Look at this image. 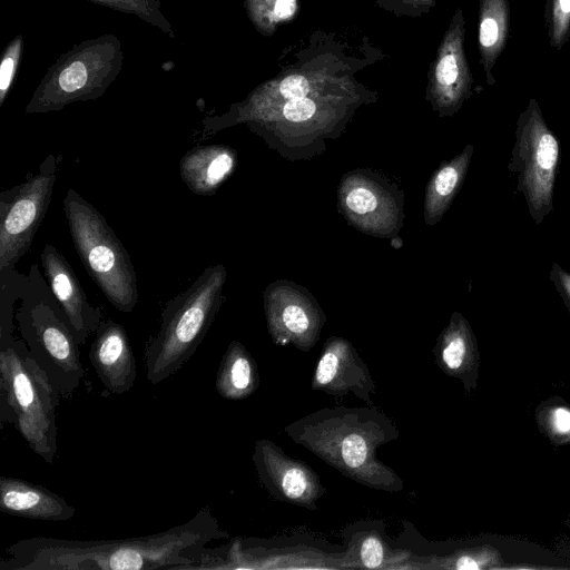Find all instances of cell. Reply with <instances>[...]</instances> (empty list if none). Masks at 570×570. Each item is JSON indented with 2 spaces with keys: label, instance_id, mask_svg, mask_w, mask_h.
<instances>
[{
  "label": "cell",
  "instance_id": "cell-1",
  "mask_svg": "<svg viewBox=\"0 0 570 570\" xmlns=\"http://www.w3.org/2000/svg\"><path fill=\"white\" fill-rule=\"evenodd\" d=\"M208 507L187 522L127 539H21L6 549L1 570H194L204 550L227 539Z\"/></svg>",
  "mask_w": 570,
  "mask_h": 570
},
{
  "label": "cell",
  "instance_id": "cell-2",
  "mask_svg": "<svg viewBox=\"0 0 570 570\" xmlns=\"http://www.w3.org/2000/svg\"><path fill=\"white\" fill-rule=\"evenodd\" d=\"M287 436L344 476L364 487L401 492L402 478L379 460L377 450L400 435L375 406H334L313 411L284 428Z\"/></svg>",
  "mask_w": 570,
  "mask_h": 570
},
{
  "label": "cell",
  "instance_id": "cell-3",
  "mask_svg": "<svg viewBox=\"0 0 570 570\" xmlns=\"http://www.w3.org/2000/svg\"><path fill=\"white\" fill-rule=\"evenodd\" d=\"M225 279L223 265L207 267L167 301L159 330L145 348L146 377L151 384L174 375L194 355L220 308Z\"/></svg>",
  "mask_w": 570,
  "mask_h": 570
},
{
  "label": "cell",
  "instance_id": "cell-4",
  "mask_svg": "<svg viewBox=\"0 0 570 570\" xmlns=\"http://www.w3.org/2000/svg\"><path fill=\"white\" fill-rule=\"evenodd\" d=\"M2 415L47 463L57 453L56 407L61 397L22 342H2L0 351Z\"/></svg>",
  "mask_w": 570,
  "mask_h": 570
},
{
  "label": "cell",
  "instance_id": "cell-5",
  "mask_svg": "<svg viewBox=\"0 0 570 570\" xmlns=\"http://www.w3.org/2000/svg\"><path fill=\"white\" fill-rule=\"evenodd\" d=\"M62 204L75 248L88 274L115 308L132 312L138 288L127 249L99 210L75 189L67 190Z\"/></svg>",
  "mask_w": 570,
  "mask_h": 570
},
{
  "label": "cell",
  "instance_id": "cell-6",
  "mask_svg": "<svg viewBox=\"0 0 570 570\" xmlns=\"http://www.w3.org/2000/svg\"><path fill=\"white\" fill-rule=\"evenodd\" d=\"M124 63L115 35L85 40L62 53L35 89L24 112L59 111L70 104L100 98L116 80Z\"/></svg>",
  "mask_w": 570,
  "mask_h": 570
},
{
  "label": "cell",
  "instance_id": "cell-7",
  "mask_svg": "<svg viewBox=\"0 0 570 570\" xmlns=\"http://www.w3.org/2000/svg\"><path fill=\"white\" fill-rule=\"evenodd\" d=\"M196 569H346V550L313 534L237 538L206 548Z\"/></svg>",
  "mask_w": 570,
  "mask_h": 570
},
{
  "label": "cell",
  "instance_id": "cell-8",
  "mask_svg": "<svg viewBox=\"0 0 570 570\" xmlns=\"http://www.w3.org/2000/svg\"><path fill=\"white\" fill-rule=\"evenodd\" d=\"M559 161V140L548 126L538 100L530 98L517 119L508 169L517 176V189L537 225L553 210Z\"/></svg>",
  "mask_w": 570,
  "mask_h": 570
},
{
  "label": "cell",
  "instance_id": "cell-9",
  "mask_svg": "<svg viewBox=\"0 0 570 570\" xmlns=\"http://www.w3.org/2000/svg\"><path fill=\"white\" fill-rule=\"evenodd\" d=\"M57 158L49 155L39 173L0 195V269L11 268L31 246L56 183Z\"/></svg>",
  "mask_w": 570,
  "mask_h": 570
},
{
  "label": "cell",
  "instance_id": "cell-10",
  "mask_svg": "<svg viewBox=\"0 0 570 570\" xmlns=\"http://www.w3.org/2000/svg\"><path fill=\"white\" fill-rule=\"evenodd\" d=\"M22 325L30 355L47 373L60 395L69 397L85 374L79 343L69 324L50 306L39 303L30 309Z\"/></svg>",
  "mask_w": 570,
  "mask_h": 570
},
{
  "label": "cell",
  "instance_id": "cell-11",
  "mask_svg": "<svg viewBox=\"0 0 570 570\" xmlns=\"http://www.w3.org/2000/svg\"><path fill=\"white\" fill-rule=\"evenodd\" d=\"M465 18L458 8L428 71V96L442 114L456 112L472 95L473 76L465 52Z\"/></svg>",
  "mask_w": 570,
  "mask_h": 570
},
{
  "label": "cell",
  "instance_id": "cell-12",
  "mask_svg": "<svg viewBox=\"0 0 570 570\" xmlns=\"http://www.w3.org/2000/svg\"><path fill=\"white\" fill-rule=\"evenodd\" d=\"M252 459L259 483L274 500L307 510L317 509L326 489L306 462L287 455L266 439L254 443Z\"/></svg>",
  "mask_w": 570,
  "mask_h": 570
},
{
  "label": "cell",
  "instance_id": "cell-13",
  "mask_svg": "<svg viewBox=\"0 0 570 570\" xmlns=\"http://www.w3.org/2000/svg\"><path fill=\"white\" fill-rule=\"evenodd\" d=\"M311 389L335 397L353 394L372 403L376 383L367 364L350 342L342 337H330L315 364Z\"/></svg>",
  "mask_w": 570,
  "mask_h": 570
},
{
  "label": "cell",
  "instance_id": "cell-14",
  "mask_svg": "<svg viewBox=\"0 0 570 570\" xmlns=\"http://www.w3.org/2000/svg\"><path fill=\"white\" fill-rule=\"evenodd\" d=\"M395 541L409 551L414 569L497 570L504 562L501 552L491 544L448 549L441 542L429 541L407 521L403 522Z\"/></svg>",
  "mask_w": 570,
  "mask_h": 570
},
{
  "label": "cell",
  "instance_id": "cell-15",
  "mask_svg": "<svg viewBox=\"0 0 570 570\" xmlns=\"http://www.w3.org/2000/svg\"><path fill=\"white\" fill-rule=\"evenodd\" d=\"M41 263L65 320L77 342L85 343L101 322L100 309L89 304L73 269L56 247L50 244L45 245Z\"/></svg>",
  "mask_w": 570,
  "mask_h": 570
},
{
  "label": "cell",
  "instance_id": "cell-16",
  "mask_svg": "<svg viewBox=\"0 0 570 570\" xmlns=\"http://www.w3.org/2000/svg\"><path fill=\"white\" fill-rule=\"evenodd\" d=\"M346 550V569H414L409 551L386 532L382 520H358L342 531Z\"/></svg>",
  "mask_w": 570,
  "mask_h": 570
},
{
  "label": "cell",
  "instance_id": "cell-17",
  "mask_svg": "<svg viewBox=\"0 0 570 570\" xmlns=\"http://www.w3.org/2000/svg\"><path fill=\"white\" fill-rule=\"evenodd\" d=\"M89 358L101 384L110 394L128 392L135 384V354L126 330L118 323L101 321L91 343Z\"/></svg>",
  "mask_w": 570,
  "mask_h": 570
},
{
  "label": "cell",
  "instance_id": "cell-18",
  "mask_svg": "<svg viewBox=\"0 0 570 570\" xmlns=\"http://www.w3.org/2000/svg\"><path fill=\"white\" fill-rule=\"evenodd\" d=\"M438 367L462 382L466 393L476 386L480 353L475 336L461 314H453L433 351Z\"/></svg>",
  "mask_w": 570,
  "mask_h": 570
},
{
  "label": "cell",
  "instance_id": "cell-19",
  "mask_svg": "<svg viewBox=\"0 0 570 570\" xmlns=\"http://www.w3.org/2000/svg\"><path fill=\"white\" fill-rule=\"evenodd\" d=\"M0 510L7 514L42 521H66L76 512L57 493L12 476L0 478Z\"/></svg>",
  "mask_w": 570,
  "mask_h": 570
},
{
  "label": "cell",
  "instance_id": "cell-20",
  "mask_svg": "<svg viewBox=\"0 0 570 570\" xmlns=\"http://www.w3.org/2000/svg\"><path fill=\"white\" fill-rule=\"evenodd\" d=\"M236 165L235 151L225 145L196 146L179 160V175L196 195L212 196L230 176Z\"/></svg>",
  "mask_w": 570,
  "mask_h": 570
},
{
  "label": "cell",
  "instance_id": "cell-21",
  "mask_svg": "<svg viewBox=\"0 0 570 570\" xmlns=\"http://www.w3.org/2000/svg\"><path fill=\"white\" fill-rule=\"evenodd\" d=\"M509 0H479L478 50L488 85H494L493 68L507 47L510 33Z\"/></svg>",
  "mask_w": 570,
  "mask_h": 570
},
{
  "label": "cell",
  "instance_id": "cell-22",
  "mask_svg": "<svg viewBox=\"0 0 570 570\" xmlns=\"http://www.w3.org/2000/svg\"><path fill=\"white\" fill-rule=\"evenodd\" d=\"M258 386L256 361L242 343L230 342L217 370V393L226 400L240 401L254 394Z\"/></svg>",
  "mask_w": 570,
  "mask_h": 570
},
{
  "label": "cell",
  "instance_id": "cell-23",
  "mask_svg": "<svg viewBox=\"0 0 570 570\" xmlns=\"http://www.w3.org/2000/svg\"><path fill=\"white\" fill-rule=\"evenodd\" d=\"M246 14L263 36H273L278 27L293 19L298 0H244Z\"/></svg>",
  "mask_w": 570,
  "mask_h": 570
},
{
  "label": "cell",
  "instance_id": "cell-24",
  "mask_svg": "<svg viewBox=\"0 0 570 570\" xmlns=\"http://www.w3.org/2000/svg\"><path fill=\"white\" fill-rule=\"evenodd\" d=\"M472 154L473 146H466L459 156H456L451 163L443 166L434 177L432 193L435 206L440 214L449 205L460 188L466 174Z\"/></svg>",
  "mask_w": 570,
  "mask_h": 570
},
{
  "label": "cell",
  "instance_id": "cell-25",
  "mask_svg": "<svg viewBox=\"0 0 570 570\" xmlns=\"http://www.w3.org/2000/svg\"><path fill=\"white\" fill-rule=\"evenodd\" d=\"M92 3L135 16L142 21L158 28L170 38H175L171 23L161 12L159 0H88Z\"/></svg>",
  "mask_w": 570,
  "mask_h": 570
},
{
  "label": "cell",
  "instance_id": "cell-26",
  "mask_svg": "<svg viewBox=\"0 0 570 570\" xmlns=\"http://www.w3.org/2000/svg\"><path fill=\"white\" fill-rule=\"evenodd\" d=\"M546 24L550 46L561 50L570 39V0H548Z\"/></svg>",
  "mask_w": 570,
  "mask_h": 570
},
{
  "label": "cell",
  "instance_id": "cell-27",
  "mask_svg": "<svg viewBox=\"0 0 570 570\" xmlns=\"http://www.w3.org/2000/svg\"><path fill=\"white\" fill-rule=\"evenodd\" d=\"M538 421L554 443L570 441V407L558 403L546 405L539 411Z\"/></svg>",
  "mask_w": 570,
  "mask_h": 570
},
{
  "label": "cell",
  "instance_id": "cell-28",
  "mask_svg": "<svg viewBox=\"0 0 570 570\" xmlns=\"http://www.w3.org/2000/svg\"><path fill=\"white\" fill-rule=\"evenodd\" d=\"M23 39L21 35H17L4 48L0 61V106L3 105L12 83L16 79L21 53Z\"/></svg>",
  "mask_w": 570,
  "mask_h": 570
},
{
  "label": "cell",
  "instance_id": "cell-29",
  "mask_svg": "<svg viewBox=\"0 0 570 570\" xmlns=\"http://www.w3.org/2000/svg\"><path fill=\"white\" fill-rule=\"evenodd\" d=\"M375 2L395 16L409 18H420L436 4L435 0H375Z\"/></svg>",
  "mask_w": 570,
  "mask_h": 570
},
{
  "label": "cell",
  "instance_id": "cell-30",
  "mask_svg": "<svg viewBox=\"0 0 570 570\" xmlns=\"http://www.w3.org/2000/svg\"><path fill=\"white\" fill-rule=\"evenodd\" d=\"M312 95V94H311ZM295 98L286 100L282 107L283 117L291 122H304L317 112V100L314 97Z\"/></svg>",
  "mask_w": 570,
  "mask_h": 570
},
{
  "label": "cell",
  "instance_id": "cell-31",
  "mask_svg": "<svg viewBox=\"0 0 570 570\" xmlns=\"http://www.w3.org/2000/svg\"><path fill=\"white\" fill-rule=\"evenodd\" d=\"M346 205L356 214H366L376 207V197L366 188H355L348 193Z\"/></svg>",
  "mask_w": 570,
  "mask_h": 570
},
{
  "label": "cell",
  "instance_id": "cell-32",
  "mask_svg": "<svg viewBox=\"0 0 570 570\" xmlns=\"http://www.w3.org/2000/svg\"><path fill=\"white\" fill-rule=\"evenodd\" d=\"M549 277L570 313V268L552 263Z\"/></svg>",
  "mask_w": 570,
  "mask_h": 570
}]
</instances>
